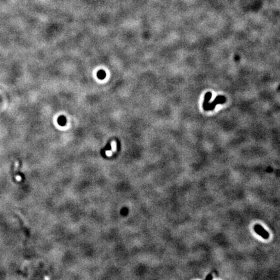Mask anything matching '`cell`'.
Here are the masks:
<instances>
[{
    "instance_id": "5b68a950",
    "label": "cell",
    "mask_w": 280,
    "mask_h": 280,
    "mask_svg": "<svg viewBox=\"0 0 280 280\" xmlns=\"http://www.w3.org/2000/svg\"><path fill=\"white\" fill-rule=\"evenodd\" d=\"M206 279H212V277H211V274H209V276H207Z\"/></svg>"
},
{
    "instance_id": "6da1fadb",
    "label": "cell",
    "mask_w": 280,
    "mask_h": 280,
    "mask_svg": "<svg viewBox=\"0 0 280 280\" xmlns=\"http://www.w3.org/2000/svg\"><path fill=\"white\" fill-rule=\"evenodd\" d=\"M211 96H212V93L211 92H207L205 95L204 101L203 102V108L206 111L213 110L216 104H223L226 101V99L224 96L219 95L216 97L213 102L210 103L209 101L210 99L211 98Z\"/></svg>"
},
{
    "instance_id": "277c9868",
    "label": "cell",
    "mask_w": 280,
    "mask_h": 280,
    "mask_svg": "<svg viewBox=\"0 0 280 280\" xmlns=\"http://www.w3.org/2000/svg\"><path fill=\"white\" fill-rule=\"evenodd\" d=\"M97 76H98V78L99 79L102 80V79H104L106 77V73H105V71H103V70H100V71H99L98 73H97Z\"/></svg>"
},
{
    "instance_id": "3957f363",
    "label": "cell",
    "mask_w": 280,
    "mask_h": 280,
    "mask_svg": "<svg viewBox=\"0 0 280 280\" xmlns=\"http://www.w3.org/2000/svg\"><path fill=\"white\" fill-rule=\"evenodd\" d=\"M58 123L60 125L64 126L66 123V118L64 116H60L58 118Z\"/></svg>"
},
{
    "instance_id": "7a4b0ae2",
    "label": "cell",
    "mask_w": 280,
    "mask_h": 280,
    "mask_svg": "<svg viewBox=\"0 0 280 280\" xmlns=\"http://www.w3.org/2000/svg\"><path fill=\"white\" fill-rule=\"evenodd\" d=\"M254 228L255 232H256L258 235L261 236L264 239H268V237H269V233H268V232H267V231H266L265 229L263 228V227L262 226L259 225V224H256V225L254 226Z\"/></svg>"
}]
</instances>
